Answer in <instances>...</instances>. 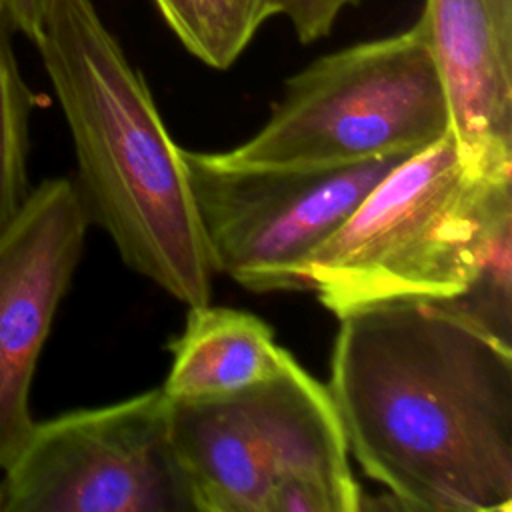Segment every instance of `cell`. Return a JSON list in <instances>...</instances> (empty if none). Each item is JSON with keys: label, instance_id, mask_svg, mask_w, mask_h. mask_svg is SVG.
Returning <instances> with one entry per match:
<instances>
[{"label": "cell", "instance_id": "cell-1", "mask_svg": "<svg viewBox=\"0 0 512 512\" xmlns=\"http://www.w3.org/2000/svg\"><path fill=\"white\" fill-rule=\"evenodd\" d=\"M328 394L348 452L408 510H512V346L426 300L338 318Z\"/></svg>", "mask_w": 512, "mask_h": 512}, {"label": "cell", "instance_id": "cell-2", "mask_svg": "<svg viewBox=\"0 0 512 512\" xmlns=\"http://www.w3.org/2000/svg\"><path fill=\"white\" fill-rule=\"evenodd\" d=\"M34 42L72 136L90 224L136 274L188 308L208 304L216 272L186 162L144 76L90 0H58Z\"/></svg>", "mask_w": 512, "mask_h": 512}, {"label": "cell", "instance_id": "cell-3", "mask_svg": "<svg viewBox=\"0 0 512 512\" xmlns=\"http://www.w3.org/2000/svg\"><path fill=\"white\" fill-rule=\"evenodd\" d=\"M304 274L336 318L426 300L512 344V174L470 176L446 134L378 180Z\"/></svg>", "mask_w": 512, "mask_h": 512}, {"label": "cell", "instance_id": "cell-4", "mask_svg": "<svg viewBox=\"0 0 512 512\" xmlns=\"http://www.w3.org/2000/svg\"><path fill=\"white\" fill-rule=\"evenodd\" d=\"M170 442L194 512H354L360 486L328 388L288 352L236 392L168 398Z\"/></svg>", "mask_w": 512, "mask_h": 512}, {"label": "cell", "instance_id": "cell-5", "mask_svg": "<svg viewBox=\"0 0 512 512\" xmlns=\"http://www.w3.org/2000/svg\"><path fill=\"white\" fill-rule=\"evenodd\" d=\"M448 130L442 80L414 24L314 60L252 138L214 156L236 168H332L412 156Z\"/></svg>", "mask_w": 512, "mask_h": 512}, {"label": "cell", "instance_id": "cell-6", "mask_svg": "<svg viewBox=\"0 0 512 512\" xmlns=\"http://www.w3.org/2000/svg\"><path fill=\"white\" fill-rule=\"evenodd\" d=\"M214 272L252 292L308 290V258L398 162L392 156L332 168H236L182 148Z\"/></svg>", "mask_w": 512, "mask_h": 512}, {"label": "cell", "instance_id": "cell-7", "mask_svg": "<svg viewBox=\"0 0 512 512\" xmlns=\"http://www.w3.org/2000/svg\"><path fill=\"white\" fill-rule=\"evenodd\" d=\"M190 510L162 388L34 422L0 482V512Z\"/></svg>", "mask_w": 512, "mask_h": 512}, {"label": "cell", "instance_id": "cell-8", "mask_svg": "<svg viewBox=\"0 0 512 512\" xmlns=\"http://www.w3.org/2000/svg\"><path fill=\"white\" fill-rule=\"evenodd\" d=\"M88 226L70 178H48L30 188L0 226V470L34 428V372L82 258Z\"/></svg>", "mask_w": 512, "mask_h": 512}, {"label": "cell", "instance_id": "cell-9", "mask_svg": "<svg viewBox=\"0 0 512 512\" xmlns=\"http://www.w3.org/2000/svg\"><path fill=\"white\" fill-rule=\"evenodd\" d=\"M450 138L470 176L512 174V0H424Z\"/></svg>", "mask_w": 512, "mask_h": 512}, {"label": "cell", "instance_id": "cell-10", "mask_svg": "<svg viewBox=\"0 0 512 512\" xmlns=\"http://www.w3.org/2000/svg\"><path fill=\"white\" fill-rule=\"evenodd\" d=\"M170 352L172 364L160 388L172 400L242 390L274 374L288 354L258 316L210 302L190 308Z\"/></svg>", "mask_w": 512, "mask_h": 512}, {"label": "cell", "instance_id": "cell-11", "mask_svg": "<svg viewBox=\"0 0 512 512\" xmlns=\"http://www.w3.org/2000/svg\"><path fill=\"white\" fill-rule=\"evenodd\" d=\"M184 48L210 68L224 70L258 28L280 14L282 0H154Z\"/></svg>", "mask_w": 512, "mask_h": 512}, {"label": "cell", "instance_id": "cell-12", "mask_svg": "<svg viewBox=\"0 0 512 512\" xmlns=\"http://www.w3.org/2000/svg\"><path fill=\"white\" fill-rule=\"evenodd\" d=\"M12 30L0 16V226L30 192L28 150L34 94L20 76Z\"/></svg>", "mask_w": 512, "mask_h": 512}, {"label": "cell", "instance_id": "cell-13", "mask_svg": "<svg viewBox=\"0 0 512 512\" xmlns=\"http://www.w3.org/2000/svg\"><path fill=\"white\" fill-rule=\"evenodd\" d=\"M360 0H282L280 14H284L300 42L310 44L326 36L340 12Z\"/></svg>", "mask_w": 512, "mask_h": 512}, {"label": "cell", "instance_id": "cell-14", "mask_svg": "<svg viewBox=\"0 0 512 512\" xmlns=\"http://www.w3.org/2000/svg\"><path fill=\"white\" fill-rule=\"evenodd\" d=\"M56 2L58 0H0V16L12 32H22L34 40Z\"/></svg>", "mask_w": 512, "mask_h": 512}]
</instances>
